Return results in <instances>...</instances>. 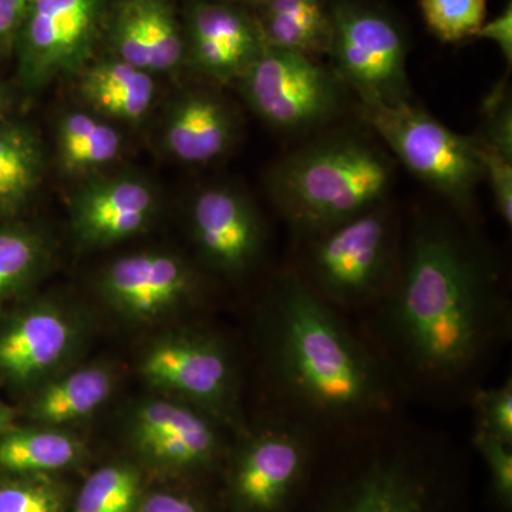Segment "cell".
<instances>
[{"mask_svg":"<svg viewBox=\"0 0 512 512\" xmlns=\"http://www.w3.org/2000/svg\"><path fill=\"white\" fill-rule=\"evenodd\" d=\"M444 215H414L393 284L373 312L370 343L400 389L467 390L510 330L494 252Z\"/></svg>","mask_w":512,"mask_h":512,"instance_id":"6da1fadb","label":"cell"},{"mask_svg":"<svg viewBox=\"0 0 512 512\" xmlns=\"http://www.w3.org/2000/svg\"><path fill=\"white\" fill-rule=\"evenodd\" d=\"M262 306V352L284 416L318 437L349 436L393 420L400 389L365 336L292 268Z\"/></svg>","mask_w":512,"mask_h":512,"instance_id":"7a4b0ae2","label":"cell"},{"mask_svg":"<svg viewBox=\"0 0 512 512\" xmlns=\"http://www.w3.org/2000/svg\"><path fill=\"white\" fill-rule=\"evenodd\" d=\"M392 421L338 437L343 446L328 463L319 453L288 512H451L450 457L429 441L393 433Z\"/></svg>","mask_w":512,"mask_h":512,"instance_id":"3957f363","label":"cell"},{"mask_svg":"<svg viewBox=\"0 0 512 512\" xmlns=\"http://www.w3.org/2000/svg\"><path fill=\"white\" fill-rule=\"evenodd\" d=\"M397 161L363 131H326L276 161L265 185L296 238L350 220L389 200Z\"/></svg>","mask_w":512,"mask_h":512,"instance_id":"277c9868","label":"cell"},{"mask_svg":"<svg viewBox=\"0 0 512 512\" xmlns=\"http://www.w3.org/2000/svg\"><path fill=\"white\" fill-rule=\"evenodd\" d=\"M400 218L389 200L299 238L295 274L336 311H373L393 284L403 249Z\"/></svg>","mask_w":512,"mask_h":512,"instance_id":"5b68a950","label":"cell"},{"mask_svg":"<svg viewBox=\"0 0 512 512\" xmlns=\"http://www.w3.org/2000/svg\"><path fill=\"white\" fill-rule=\"evenodd\" d=\"M357 113L394 160L473 222L477 188L483 180L476 138L461 136L413 101H359Z\"/></svg>","mask_w":512,"mask_h":512,"instance_id":"8992f818","label":"cell"},{"mask_svg":"<svg viewBox=\"0 0 512 512\" xmlns=\"http://www.w3.org/2000/svg\"><path fill=\"white\" fill-rule=\"evenodd\" d=\"M151 392L191 404L225 429H244L238 366L234 353L207 329L168 330L151 340L137 363Z\"/></svg>","mask_w":512,"mask_h":512,"instance_id":"52a82bcc","label":"cell"},{"mask_svg":"<svg viewBox=\"0 0 512 512\" xmlns=\"http://www.w3.org/2000/svg\"><path fill=\"white\" fill-rule=\"evenodd\" d=\"M237 436L227 454L229 512L291 510L318 460L319 437L284 414Z\"/></svg>","mask_w":512,"mask_h":512,"instance_id":"ba28073f","label":"cell"},{"mask_svg":"<svg viewBox=\"0 0 512 512\" xmlns=\"http://www.w3.org/2000/svg\"><path fill=\"white\" fill-rule=\"evenodd\" d=\"M92 320L76 303L39 296L0 312V383L28 396L82 362Z\"/></svg>","mask_w":512,"mask_h":512,"instance_id":"9c48e42d","label":"cell"},{"mask_svg":"<svg viewBox=\"0 0 512 512\" xmlns=\"http://www.w3.org/2000/svg\"><path fill=\"white\" fill-rule=\"evenodd\" d=\"M237 84L255 116L291 136L318 133L339 119L348 93L335 70L268 45Z\"/></svg>","mask_w":512,"mask_h":512,"instance_id":"30bf717a","label":"cell"},{"mask_svg":"<svg viewBox=\"0 0 512 512\" xmlns=\"http://www.w3.org/2000/svg\"><path fill=\"white\" fill-rule=\"evenodd\" d=\"M224 430L210 414L157 393L134 403L124 420L138 466L170 478L204 476L227 460Z\"/></svg>","mask_w":512,"mask_h":512,"instance_id":"8fae6325","label":"cell"},{"mask_svg":"<svg viewBox=\"0 0 512 512\" xmlns=\"http://www.w3.org/2000/svg\"><path fill=\"white\" fill-rule=\"evenodd\" d=\"M333 37L329 56L335 73L359 101H412L407 45L402 30L382 10L357 0L330 5Z\"/></svg>","mask_w":512,"mask_h":512,"instance_id":"7c38bea8","label":"cell"},{"mask_svg":"<svg viewBox=\"0 0 512 512\" xmlns=\"http://www.w3.org/2000/svg\"><path fill=\"white\" fill-rule=\"evenodd\" d=\"M109 0H35L13 55L23 89L37 92L92 63Z\"/></svg>","mask_w":512,"mask_h":512,"instance_id":"4fadbf2b","label":"cell"},{"mask_svg":"<svg viewBox=\"0 0 512 512\" xmlns=\"http://www.w3.org/2000/svg\"><path fill=\"white\" fill-rule=\"evenodd\" d=\"M97 291L114 315L136 326L177 318L200 301V275L173 252L120 256L100 274Z\"/></svg>","mask_w":512,"mask_h":512,"instance_id":"5bb4252c","label":"cell"},{"mask_svg":"<svg viewBox=\"0 0 512 512\" xmlns=\"http://www.w3.org/2000/svg\"><path fill=\"white\" fill-rule=\"evenodd\" d=\"M188 215L192 242L210 271L241 278L261 261L265 224L245 192L228 185L202 188L192 198Z\"/></svg>","mask_w":512,"mask_h":512,"instance_id":"9a60e30c","label":"cell"},{"mask_svg":"<svg viewBox=\"0 0 512 512\" xmlns=\"http://www.w3.org/2000/svg\"><path fill=\"white\" fill-rule=\"evenodd\" d=\"M183 16L185 67L212 83H237L266 43L251 10L220 0H190Z\"/></svg>","mask_w":512,"mask_h":512,"instance_id":"2e32d148","label":"cell"},{"mask_svg":"<svg viewBox=\"0 0 512 512\" xmlns=\"http://www.w3.org/2000/svg\"><path fill=\"white\" fill-rule=\"evenodd\" d=\"M101 45L154 76L177 73L185 67L183 16L173 0H109Z\"/></svg>","mask_w":512,"mask_h":512,"instance_id":"e0dca14e","label":"cell"},{"mask_svg":"<svg viewBox=\"0 0 512 512\" xmlns=\"http://www.w3.org/2000/svg\"><path fill=\"white\" fill-rule=\"evenodd\" d=\"M157 211L147 181L131 175L94 177L70 201V225L82 247L107 248L141 234Z\"/></svg>","mask_w":512,"mask_h":512,"instance_id":"ac0fdd59","label":"cell"},{"mask_svg":"<svg viewBox=\"0 0 512 512\" xmlns=\"http://www.w3.org/2000/svg\"><path fill=\"white\" fill-rule=\"evenodd\" d=\"M241 120L221 93L190 89L171 103L165 114V153L184 164L214 163L237 144Z\"/></svg>","mask_w":512,"mask_h":512,"instance_id":"d6986e66","label":"cell"},{"mask_svg":"<svg viewBox=\"0 0 512 512\" xmlns=\"http://www.w3.org/2000/svg\"><path fill=\"white\" fill-rule=\"evenodd\" d=\"M120 379L110 360L79 362L25 396L20 414L26 423L74 430L111 402Z\"/></svg>","mask_w":512,"mask_h":512,"instance_id":"ffe728a7","label":"cell"},{"mask_svg":"<svg viewBox=\"0 0 512 512\" xmlns=\"http://www.w3.org/2000/svg\"><path fill=\"white\" fill-rule=\"evenodd\" d=\"M89 457V444L74 430L16 423L0 434V476L59 477Z\"/></svg>","mask_w":512,"mask_h":512,"instance_id":"44dd1931","label":"cell"},{"mask_svg":"<svg viewBox=\"0 0 512 512\" xmlns=\"http://www.w3.org/2000/svg\"><path fill=\"white\" fill-rule=\"evenodd\" d=\"M77 76L84 103L90 111L109 121L138 123L156 100L154 74L117 57L93 60Z\"/></svg>","mask_w":512,"mask_h":512,"instance_id":"7402d4cb","label":"cell"},{"mask_svg":"<svg viewBox=\"0 0 512 512\" xmlns=\"http://www.w3.org/2000/svg\"><path fill=\"white\" fill-rule=\"evenodd\" d=\"M249 10L266 45L309 57L329 55L333 23L328 0H261Z\"/></svg>","mask_w":512,"mask_h":512,"instance_id":"603a6c76","label":"cell"},{"mask_svg":"<svg viewBox=\"0 0 512 512\" xmlns=\"http://www.w3.org/2000/svg\"><path fill=\"white\" fill-rule=\"evenodd\" d=\"M45 174V148L35 130L0 123V220L16 217L32 200Z\"/></svg>","mask_w":512,"mask_h":512,"instance_id":"cb8c5ba5","label":"cell"},{"mask_svg":"<svg viewBox=\"0 0 512 512\" xmlns=\"http://www.w3.org/2000/svg\"><path fill=\"white\" fill-rule=\"evenodd\" d=\"M57 157L66 173H96L117 160L123 136L111 121L93 111L72 110L57 124Z\"/></svg>","mask_w":512,"mask_h":512,"instance_id":"d4e9b609","label":"cell"},{"mask_svg":"<svg viewBox=\"0 0 512 512\" xmlns=\"http://www.w3.org/2000/svg\"><path fill=\"white\" fill-rule=\"evenodd\" d=\"M52 255L49 238L37 229L0 225V312L37 284Z\"/></svg>","mask_w":512,"mask_h":512,"instance_id":"484cf974","label":"cell"},{"mask_svg":"<svg viewBox=\"0 0 512 512\" xmlns=\"http://www.w3.org/2000/svg\"><path fill=\"white\" fill-rule=\"evenodd\" d=\"M146 490L143 468L136 461H113L87 476L69 512H138Z\"/></svg>","mask_w":512,"mask_h":512,"instance_id":"4316f807","label":"cell"},{"mask_svg":"<svg viewBox=\"0 0 512 512\" xmlns=\"http://www.w3.org/2000/svg\"><path fill=\"white\" fill-rule=\"evenodd\" d=\"M69 488L56 476H0V512H69Z\"/></svg>","mask_w":512,"mask_h":512,"instance_id":"83f0119b","label":"cell"},{"mask_svg":"<svg viewBox=\"0 0 512 512\" xmlns=\"http://www.w3.org/2000/svg\"><path fill=\"white\" fill-rule=\"evenodd\" d=\"M427 28L441 42L458 43L476 36L487 13V0H420Z\"/></svg>","mask_w":512,"mask_h":512,"instance_id":"f1b7e54d","label":"cell"},{"mask_svg":"<svg viewBox=\"0 0 512 512\" xmlns=\"http://www.w3.org/2000/svg\"><path fill=\"white\" fill-rule=\"evenodd\" d=\"M476 412V433L512 444V383L477 389L471 394Z\"/></svg>","mask_w":512,"mask_h":512,"instance_id":"f546056e","label":"cell"},{"mask_svg":"<svg viewBox=\"0 0 512 512\" xmlns=\"http://www.w3.org/2000/svg\"><path fill=\"white\" fill-rule=\"evenodd\" d=\"M474 447L483 458L494 503L501 512L512 511V444L474 433Z\"/></svg>","mask_w":512,"mask_h":512,"instance_id":"4dcf8cb0","label":"cell"},{"mask_svg":"<svg viewBox=\"0 0 512 512\" xmlns=\"http://www.w3.org/2000/svg\"><path fill=\"white\" fill-rule=\"evenodd\" d=\"M476 151L483 170V180L487 181L493 194L495 210L508 228L512 225V158L485 143L477 136Z\"/></svg>","mask_w":512,"mask_h":512,"instance_id":"1f68e13d","label":"cell"},{"mask_svg":"<svg viewBox=\"0 0 512 512\" xmlns=\"http://www.w3.org/2000/svg\"><path fill=\"white\" fill-rule=\"evenodd\" d=\"M477 137L512 158V103L505 80L485 97L483 124Z\"/></svg>","mask_w":512,"mask_h":512,"instance_id":"d6a6232c","label":"cell"},{"mask_svg":"<svg viewBox=\"0 0 512 512\" xmlns=\"http://www.w3.org/2000/svg\"><path fill=\"white\" fill-rule=\"evenodd\" d=\"M138 512H211L198 495L175 488L146 490Z\"/></svg>","mask_w":512,"mask_h":512,"instance_id":"836d02e7","label":"cell"},{"mask_svg":"<svg viewBox=\"0 0 512 512\" xmlns=\"http://www.w3.org/2000/svg\"><path fill=\"white\" fill-rule=\"evenodd\" d=\"M33 3L35 0H0V56L13 55Z\"/></svg>","mask_w":512,"mask_h":512,"instance_id":"e575fe53","label":"cell"},{"mask_svg":"<svg viewBox=\"0 0 512 512\" xmlns=\"http://www.w3.org/2000/svg\"><path fill=\"white\" fill-rule=\"evenodd\" d=\"M478 39H487L495 43L503 53L508 69L512 63V6L508 3L507 8L490 22L483 23L476 36Z\"/></svg>","mask_w":512,"mask_h":512,"instance_id":"d590c367","label":"cell"},{"mask_svg":"<svg viewBox=\"0 0 512 512\" xmlns=\"http://www.w3.org/2000/svg\"><path fill=\"white\" fill-rule=\"evenodd\" d=\"M18 416V410L10 406V404L6 403L5 400L0 397V434L5 433L13 424H16Z\"/></svg>","mask_w":512,"mask_h":512,"instance_id":"8d00e7d4","label":"cell"},{"mask_svg":"<svg viewBox=\"0 0 512 512\" xmlns=\"http://www.w3.org/2000/svg\"><path fill=\"white\" fill-rule=\"evenodd\" d=\"M9 104V94L6 92L5 87L0 84V123L8 119Z\"/></svg>","mask_w":512,"mask_h":512,"instance_id":"74e56055","label":"cell"},{"mask_svg":"<svg viewBox=\"0 0 512 512\" xmlns=\"http://www.w3.org/2000/svg\"><path fill=\"white\" fill-rule=\"evenodd\" d=\"M220 2L231 3V5L242 6V8L252 9L258 5L261 0H220Z\"/></svg>","mask_w":512,"mask_h":512,"instance_id":"f35d334b","label":"cell"}]
</instances>
